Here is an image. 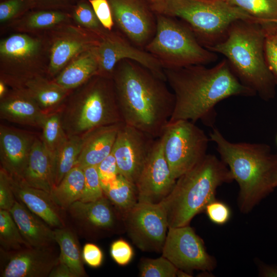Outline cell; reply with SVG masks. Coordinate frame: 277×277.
Returning <instances> with one entry per match:
<instances>
[{"label": "cell", "instance_id": "cell-1", "mask_svg": "<svg viewBox=\"0 0 277 277\" xmlns=\"http://www.w3.org/2000/svg\"><path fill=\"white\" fill-rule=\"evenodd\" d=\"M164 71L175 97L169 122L201 120L207 127H213L218 103L233 96L256 95L239 80L226 58L210 68L199 64L164 69Z\"/></svg>", "mask_w": 277, "mask_h": 277}, {"label": "cell", "instance_id": "cell-2", "mask_svg": "<svg viewBox=\"0 0 277 277\" xmlns=\"http://www.w3.org/2000/svg\"><path fill=\"white\" fill-rule=\"evenodd\" d=\"M112 79L123 122L160 137L175 105L174 94L167 82L130 60L117 64Z\"/></svg>", "mask_w": 277, "mask_h": 277}, {"label": "cell", "instance_id": "cell-3", "mask_svg": "<svg viewBox=\"0 0 277 277\" xmlns=\"http://www.w3.org/2000/svg\"><path fill=\"white\" fill-rule=\"evenodd\" d=\"M209 136L239 185L240 211L249 213L274 189L271 179L277 169V154L264 143L231 142L216 128L212 127Z\"/></svg>", "mask_w": 277, "mask_h": 277}, {"label": "cell", "instance_id": "cell-4", "mask_svg": "<svg viewBox=\"0 0 277 277\" xmlns=\"http://www.w3.org/2000/svg\"><path fill=\"white\" fill-rule=\"evenodd\" d=\"M208 49L223 55L239 80L262 99L268 101L275 97L277 85L266 59L262 24L235 21L225 38Z\"/></svg>", "mask_w": 277, "mask_h": 277}, {"label": "cell", "instance_id": "cell-5", "mask_svg": "<svg viewBox=\"0 0 277 277\" xmlns=\"http://www.w3.org/2000/svg\"><path fill=\"white\" fill-rule=\"evenodd\" d=\"M233 181L227 165L214 154H207L192 169L179 177L168 195L161 202L168 228L189 225L197 214L215 199L217 188Z\"/></svg>", "mask_w": 277, "mask_h": 277}, {"label": "cell", "instance_id": "cell-6", "mask_svg": "<svg viewBox=\"0 0 277 277\" xmlns=\"http://www.w3.org/2000/svg\"><path fill=\"white\" fill-rule=\"evenodd\" d=\"M61 111L68 136L123 122L112 79L97 75L72 90Z\"/></svg>", "mask_w": 277, "mask_h": 277}, {"label": "cell", "instance_id": "cell-7", "mask_svg": "<svg viewBox=\"0 0 277 277\" xmlns=\"http://www.w3.org/2000/svg\"><path fill=\"white\" fill-rule=\"evenodd\" d=\"M151 8L155 13L179 18L207 49L223 41L235 21L262 24L227 0H162Z\"/></svg>", "mask_w": 277, "mask_h": 277}, {"label": "cell", "instance_id": "cell-8", "mask_svg": "<svg viewBox=\"0 0 277 277\" xmlns=\"http://www.w3.org/2000/svg\"><path fill=\"white\" fill-rule=\"evenodd\" d=\"M155 14V33L144 50L163 69L207 65L216 61V53L204 47L186 24L173 17Z\"/></svg>", "mask_w": 277, "mask_h": 277}, {"label": "cell", "instance_id": "cell-9", "mask_svg": "<svg viewBox=\"0 0 277 277\" xmlns=\"http://www.w3.org/2000/svg\"><path fill=\"white\" fill-rule=\"evenodd\" d=\"M27 33L12 34L0 42L1 79L11 88L23 87L29 80L44 75L43 57L48 46Z\"/></svg>", "mask_w": 277, "mask_h": 277}, {"label": "cell", "instance_id": "cell-10", "mask_svg": "<svg viewBox=\"0 0 277 277\" xmlns=\"http://www.w3.org/2000/svg\"><path fill=\"white\" fill-rule=\"evenodd\" d=\"M160 138L175 180L192 169L207 154L210 138L203 130L190 121L169 122Z\"/></svg>", "mask_w": 277, "mask_h": 277}, {"label": "cell", "instance_id": "cell-11", "mask_svg": "<svg viewBox=\"0 0 277 277\" xmlns=\"http://www.w3.org/2000/svg\"><path fill=\"white\" fill-rule=\"evenodd\" d=\"M66 213L77 234L88 240L105 238L125 229L123 216L105 195L93 202L76 201Z\"/></svg>", "mask_w": 277, "mask_h": 277}, {"label": "cell", "instance_id": "cell-12", "mask_svg": "<svg viewBox=\"0 0 277 277\" xmlns=\"http://www.w3.org/2000/svg\"><path fill=\"white\" fill-rule=\"evenodd\" d=\"M126 232L133 243L147 252H162L168 225L161 203L138 202L123 216Z\"/></svg>", "mask_w": 277, "mask_h": 277}, {"label": "cell", "instance_id": "cell-13", "mask_svg": "<svg viewBox=\"0 0 277 277\" xmlns=\"http://www.w3.org/2000/svg\"><path fill=\"white\" fill-rule=\"evenodd\" d=\"M162 253L179 269L190 273L194 270L210 272L216 266L215 258L189 225L168 228Z\"/></svg>", "mask_w": 277, "mask_h": 277}, {"label": "cell", "instance_id": "cell-14", "mask_svg": "<svg viewBox=\"0 0 277 277\" xmlns=\"http://www.w3.org/2000/svg\"><path fill=\"white\" fill-rule=\"evenodd\" d=\"M96 52L97 75L112 78L117 64L124 60H130L141 64L166 82L164 69L160 63L145 50L131 43L122 33L107 31L101 36Z\"/></svg>", "mask_w": 277, "mask_h": 277}, {"label": "cell", "instance_id": "cell-15", "mask_svg": "<svg viewBox=\"0 0 277 277\" xmlns=\"http://www.w3.org/2000/svg\"><path fill=\"white\" fill-rule=\"evenodd\" d=\"M108 1L114 24L121 33L133 44L144 49L153 37L156 28V14L148 5V2L146 0Z\"/></svg>", "mask_w": 277, "mask_h": 277}, {"label": "cell", "instance_id": "cell-16", "mask_svg": "<svg viewBox=\"0 0 277 277\" xmlns=\"http://www.w3.org/2000/svg\"><path fill=\"white\" fill-rule=\"evenodd\" d=\"M53 31L47 69L52 79L80 54L97 47L101 40V36L96 33L69 23Z\"/></svg>", "mask_w": 277, "mask_h": 277}, {"label": "cell", "instance_id": "cell-17", "mask_svg": "<svg viewBox=\"0 0 277 277\" xmlns=\"http://www.w3.org/2000/svg\"><path fill=\"white\" fill-rule=\"evenodd\" d=\"M155 140L150 134L123 123L112 151L119 174L135 184Z\"/></svg>", "mask_w": 277, "mask_h": 277}, {"label": "cell", "instance_id": "cell-18", "mask_svg": "<svg viewBox=\"0 0 277 277\" xmlns=\"http://www.w3.org/2000/svg\"><path fill=\"white\" fill-rule=\"evenodd\" d=\"M176 181L165 157L161 140L157 138L135 183L138 202L161 203L170 193Z\"/></svg>", "mask_w": 277, "mask_h": 277}, {"label": "cell", "instance_id": "cell-19", "mask_svg": "<svg viewBox=\"0 0 277 277\" xmlns=\"http://www.w3.org/2000/svg\"><path fill=\"white\" fill-rule=\"evenodd\" d=\"M1 249V277H47L59 261L52 247Z\"/></svg>", "mask_w": 277, "mask_h": 277}, {"label": "cell", "instance_id": "cell-20", "mask_svg": "<svg viewBox=\"0 0 277 277\" xmlns=\"http://www.w3.org/2000/svg\"><path fill=\"white\" fill-rule=\"evenodd\" d=\"M36 137L31 132L1 125V167L10 176L22 179Z\"/></svg>", "mask_w": 277, "mask_h": 277}, {"label": "cell", "instance_id": "cell-21", "mask_svg": "<svg viewBox=\"0 0 277 277\" xmlns=\"http://www.w3.org/2000/svg\"><path fill=\"white\" fill-rule=\"evenodd\" d=\"M10 177L17 201L24 204L51 227L62 228L67 226L66 211L56 204L50 193L31 187L21 179Z\"/></svg>", "mask_w": 277, "mask_h": 277}, {"label": "cell", "instance_id": "cell-22", "mask_svg": "<svg viewBox=\"0 0 277 277\" xmlns=\"http://www.w3.org/2000/svg\"><path fill=\"white\" fill-rule=\"evenodd\" d=\"M47 114L24 87L11 88L0 99L1 119L41 128Z\"/></svg>", "mask_w": 277, "mask_h": 277}, {"label": "cell", "instance_id": "cell-23", "mask_svg": "<svg viewBox=\"0 0 277 277\" xmlns=\"http://www.w3.org/2000/svg\"><path fill=\"white\" fill-rule=\"evenodd\" d=\"M123 123L98 127L83 135L82 148L76 166L83 169L97 166L107 157L112 152Z\"/></svg>", "mask_w": 277, "mask_h": 277}, {"label": "cell", "instance_id": "cell-24", "mask_svg": "<svg viewBox=\"0 0 277 277\" xmlns=\"http://www.w3.org/2000/svg\"><path fill=\"white\" fill-rule=\"evenodd\" d=\"M9 212L30 247L46 248L56 243L54 230L23 203L16 200Z\"/></svg>", "mask_w": 277, "mask_h": 277}, {"label": "cell", "instance_id": "cell-25", "mask_svg": "<svg viewBox=\"0 0 277 277\" xmlns=\"http://www.w3.org/2000/svg\"><path fill=\"white\" fill-rule=\"evenodd\" d=\"M21 180L50 193L54 187L52 160L41 137L36 136L33 142Z\"/></svg>", "mask_w": 277, "mask_h": 277}, {"label": "cell", "instance_id": "cell-26", "mask_svg": "<svg viewBox=\"0 0 277 277\" xmlns=\"http://www.w3.org/2000/svg\"><path fill=\"white\" fill-rule=\"evenodd\" d=\"M96 47L80 54L70 62L54 78V82L73 90L96 75L98 61Z\"/></svg>", "mask_w": 277, "mask_h": 277}, {"label": "cell", "instance_id": "cell-27", "mask_svg": "<svg viewBox=\"0 0 277 277\" xmlns=\"http://www.w3.org/2000/svg\"><path fill=\"white\" fill-rule=\"evenodd\" d=\"M23 87L26 89L45 114L61 109L72 91L44 75L36 76L29 80Z\"/></svg>", "mask_w": 277, "mask_h": 277}, {"label": "cell", "instance_id": "cell-28", "mask_svg": "<svg viewBox=\"0 0 277 277\" xmlns=\"http://www.w3.org/2000/svg\"><path fill=\"white\" fill-rule=\"evenodd\" d=\"M53 230L55 242L60 249L59 261L65 264L76 277L87 276L76 232L67 226Z\"/></svg>", "mask_w": 277, "mask_h": 277}, {"label": "cell", "instance_id": "cell-29", "mask_svg": "<svg viewBox=\"0 0 277 277\" xmlns=\"http://www.w3.org/2000/svg\"><path fill=\"white\" fill-rule=\"evenodd\" d=\"M85 180L83 169L75 166L53 188L51 194L54 202L66 211L73 203L81 199Z\"/></svg>", "mask_w": 277, "mask_h": 277}, {"label": "cell", "instance_id": "cell-30", "mask_svg": "<svg viewBox=\"0 0 277 277\" xmlns=\"http://www.w3.org/2000/svg\"><path fill=\"white\" fill-rule=\"evenodd\" d=\"M83 143V136H68L52 159L54 187L75 166L79 157Z\"/></svg>", "mask_w": 277, "mask_h": 277}, {"label": "cell", "instance_id": "cell-31", "mask_svg": "<svg viewBox=\"0 0 277 277\" xmlns=\"http://www.w3.org/2000/svg\"><path fill=\"white\" fill-rule=\"evenodd\" d=\"M102 188L105 195L120 212L123 218L138 202L135 184L120 174L114 180Z\"/></svg>", "mask_w": 277, "mask_h": 277}, {"label": "cell", "instance_id": "cell-32", "mask_svg": "<svg viewBox=\"0 0 277 277\" xmlns=\"http://www.w3.org/2000/svg\"><path fill=\"white\" fill-rule=\"evenodd\" d=\"M68 14L54 9H43L32 12L24 16L17 24V28L22 31H36L53 29L69 23Z\"/></svg>", "mask_w": 277, "mask_h": 277}, {"label": "cell", "instance_id": "cell-33", "mask_svg": "<svg viewBox=\"0 0 277 277\" xmlns=\"http://www.w3.org/2000/svg\"><path fill=\"white\" fill-rule=\"evenodd\" d=\"M61 110L47 114L41 128V138L51 160L68 137L62 125Z\"/></svg>", "mask_w": 277, "mask_h": 277}, {"label": "cell", "instance_id": "cell-34", "mask_svg": "<svg viewBox=\"0 0 277 277\" xmlns=\"http://www.w3.org/2000/svg\"><path fill=\"white\" fill-rule=\"evenodd\" d=\"M0 249L8 251L30 247L23 238L9 211L3 209H0Z\"/></svg>", "mask_w": 277, "mask_h": 277}, {"label": "cell", "instance_id": "cell-35", "mask_svg": "<svg viewBox=\"0 0 277 277\" xmlns=\"http://www.w3.org/2000/svg\"><path fill=\"white\" fill-rule=\"evenodd\" d=\"M262 25L277 24V0H227Z\"/></svg>", "mask_w": 277, "mask_h": 277}, {"label": "cell", "instance_id": "cell-36", "mask_svg": "<svg viewBox=\"0 0 277 277\" xmlns=\"http://www.w3.org/2000/svg\"><path fill=\"white\" fill-rule=\"evenodd\" d=\"M72 16L77 25L101 36L108 31L101 24L89 1H78L73 8Z\"/></svg>", "mask_w": 277, "mask_h": 277}, {"label": "cell", "instance_id": "cell-37", "mask_svg": "<svg viewBox=\"0 0 277 277\" xmlns=\"http://www.w3.org/2000/svg\"><path fill=\"white\" fill-rule=\"evenodd\" d=\"M138 267L142 277H175L179 269L162 255L156 259L142 258Z\"/></svg>", "mask_w": 277, "mask_h": 277}, {"label": "cell", "instance_id": "cell-38", "mask_svg": "<svg viewBox=\"0 0 277 277\" xmlns=\"http://www.w3.org/2000/svg\"><path fill=\"white\" fill-rule=\"evenodd\" d=\"M85 174V186L80 201L89 202L96 201L105 194L96 166H89L83 168Z\"/></svg>", "mask_w": 277, "mask_h": 277}, {"label": "cell", "instance_id": "cell-39", "mask_svg": "<svg viewBox=\"0 0 277 277\" xmlns=\"http://www.w3.org/2000/svg\"><path fill=\"white\" fill-rule=\"evenodd\" d=\"M265 32V53L267 64L277 77V24L263 25Z\"/></svg>", "mask_w": 277, "mask_h": 277}, {"label": "cell", "instance_id": "cell-40", "mask_svg": "<svg viewBox=\"0 0 277 277\" xmlns=\"http://www.w3.org/2000/svg\"><path fill=\"white\" fill-rule=\"evenodd\" d=\"M35 7L32 0H6L0 4V22L3 24L13 20Z\"/></svg>", "mask_w": 277, "mask_h": 277}, {"label": "cell", "instance_id": "cell-41", "mask_svg": "<svg viewBox=\"0 0 277 277\" xmlns=\"http://www.w3.org/2000/svg\"><path fill=\"white\" fill-rule=\"evenodd\" d=\"M205 211L210 221L219 225L227 223L231 216L229 207L226 203L216 199L209 203Z\"/></svg>", "mask_w": 277, "mask_h": 277}, {"label": "cell", "instance_id": "cell-42", "mask_svg": "<svg viewBox=\"0 0 277 277\" xmlns=\"http://www.w3.org/2000/svg\"><path fill=\"white\" fill-rule=\"evenodd\" d=\"M16 199L14 195L9 174L0 169V209L9 211Z\"/></svg>", "mask_w": 277, "mask_h": 277}, {"label": "cell", "instance_id": "cell-43", "mask_svg": "<svg viewBox=\"0 0 277 277\" xmlns=\"http://www.w3.org/2000/svg\"><path fill=\"white\" fill-rule=\"evenodd\" d=\"M110 252L113 260L120 266H125L129 264L134 254L131 245L123 239L113 242L110 246Z\"/></svg>", "mask_w": 277, "mask_h": 277}, {"label": "cell", "instance_id": "cell-44", "mask_svg": "<svg viewBox=\"0 0 277 277\" xmlns=\"http://www.w3.org/2000/svg\"><path fill=\"white\" fill-rule=\"evenodd\" d=\"M102 186L114 180L119 174L116 160L111 152L97 166Z\"/></svg>", "mask_w": 277, "mask_h": 277}, {"label": "cell", "instance_id": "cell-45", "mask_svg": "<svg viewBox=\"0 0 277 277\" xmlns=\"http://www.w3.org/2000/svg\"><path fill=\"white\" fill-rule=\"evenodd\" d=\"M103 27L112 31L115 25L108 0H88Z\"/></svg>", "mask_w": 277, "mask_h": 277}, {"label": "cell", "instance_id": "cell-46", "mask_svg": "<svg viewBox=\"0 0 277 277\" xmlns=\"http://www.w3.org/2000/svg\"><path fill=\"white\" fill-rule=\"evenodd\" d=\"M84 262L90 267L97 268L101 266L103 261L102 250L93 243H86L82 250Z\"/></svg>", "mask_w": 277, "mask_h": 277}, {"label": "cell", "instance_id": "cell-47", "mask_svg": "<svg viewBox=\"0 0 277 277\" xmlns=\"http://www.w3.org/2000/svg\"><path fill=\"white\" fill-rule=\"evenodd\" d=\"M35 6L43 9L58 10L68 6V0H32Z\"/></svg>", "mask_w": 277, "mask_h": 277}, {"label": "cell", "instance_id": "cell-48", "mask_svg": "<svg viewBox=\"0 0 277 277\" xmlns=\"http://www.w3.org/2000/svg\"><path fill=\"white\" fill-rule=\"evenodd\" d=\"M48 277H76L70 269L60 262L56 264L50 271Z\"/></svg>", "mask_w": 277, "mask_h": 277}, {"label": "cell", "instance_id": "cell-49", "mask_svg": "<svg viewBox=\"0 0 277 277\" xmlns=\"http://www.w3.org/2000/svg\"><path fill=\"white\" fill-rule=\"evenodd\" d=\"M259 276L262 277H277V266L263 263L259 265Z\"/></svg>", "mask_w": 277, "mask_h": 277}, {"label": "cell", "instance_id": "cell-50", "mask_svg": "<svg viewBox=\"0 0 277 277\" xmlns=\"http://www.w3.org/2000/svg\"><path fill=\"white\" fill-rule=\"evenodd\" d=\"M9 86L2 80H0V99L4 97L8 92Z\"/></svg>", "mask_w": 277, "mask_h": 277}, {"label": "cell", "instance_id": "cell-51", "mask_svg": "<svg viewBox=\"0 0 277 277\" xmlns=\"http://www.w3.org/2000/svg\"><path fill=\"white\" fill-rule=\"evenodd\" d=\"M192 276V273L181 269H178L176 274V276L179 277H191Z\"/></svg>", "mask_w": 277, "mask_h": 277}, {"label": "cell", "instance_id": "cell-52", "mask_svg": "<svg viewBox=\"0 0 277 277\" xmlns=\"http://www.w3.org/2000/svg\"><path fill=\"white\" fill-rule=\"evenodd\" d=\"M271 183L274 188L277 187V169L275 170L272 175Z\"/></svg>", "mask_w": 277, "mask_h": 277}, {"label": "cell", "instance_id": "cell-53", "mask_svg": "<svg viewBox=\"0 0 277 277\" xmlns=\"http://www.w3.org/2000/svg\"><path fill=\"white\" fill-rule=\"evenodd\" d=\"M150 5L151 7L159 4L162 0H146Z\"/></svg>", "mask_w": 277, "mask_h": 277}, {"label": "cell", "instance_id": "cell-54", "mask_svg": "<svg viewBox=\"0 0 277 277\" xmlns=\"http://www.w3.org/2000/svg\"><path fill=\"white\" fill-rule=\"evenodd\" d=\"M275 78L276 83V85H277V77L275 76Z\"/></svg>", "mask_w": 277, "mask_h": 277}, {"label": "cell", "instance_id": "cell-55", "mask_svg": "<svg viewBox=\"0 0 277 277\" xmlns=\"http://www.w3.org/2000/svg\"><path fill=\"white\" fill-rule=\"evenodd\" d=\"M69 1H77V2H78V1H81V0H69Z\"/></svg>", "mask_w": 277, "mask_h": 277}]
</instances>
